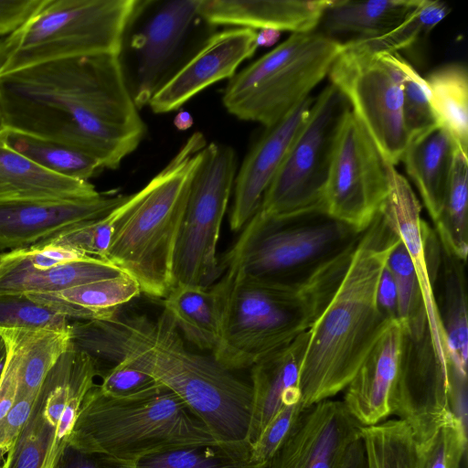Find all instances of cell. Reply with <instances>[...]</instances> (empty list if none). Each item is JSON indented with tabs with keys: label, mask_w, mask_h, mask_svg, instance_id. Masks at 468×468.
<instances>
[{
	"label": "cell",
	"mask_w": 468,
	"mask_h": 468,
	"mask_svg": "<svg viewBox=\"0 0 468 468\" xmlns=\"http://www.w3.org/2000/svg\"><path fill=\"white\" fill-rule=\"evenodd\" d=\"M122 271L109 261L82 257L43 270L0 265V293L51 292L108 279Z\"/></svg>",
	"instance_id": "obj_30"
},
{
	"label": "cell",
	"mask_w": 468,
	"mask_h": 468,
	"mask_svg": "<svg viewBox=\"0 0 468 468\" xmlns=\"http://www.w3.org/2000/svg\"><path fill=\"white\" fill-rule=\"evenodd\" d=\"M3 339L5 343L6 356L0 378V426L16 400L20 362L19 354L14 345L5 337Z\"/></svg>",
	"instance_id": "obj_46"
},
{
	"label": "cell",
	"mask_w": 468,
	"mask_h": 468,
	"mask_svg": "<svg viewBox=\"0 0 468 468\" xmlns=\"http://www.w3.org/2000/svg\"><path fill=\"white\" fill-rule=\"evenodd\" d=\"M441 246L466 261L468 252V154L456 150L446 197L433 222Z\"/></svg>",
	"instance_id": "obj_35"
},
{
	"label": "cell",
	"mask_w": 468,
	"mask_h": 468,
	"mask_svg": "<svg viewBox=\"0 0 468 468\" xmlns=\"http://www.w3.org/2000/svg\"><path fill=\"white\" fill-rule=\"evenodd\" d=\"M1 128L73 147L103 169H116L142 142L145 127L120 56L42 63L0 76Z\"/></svg>",
	"instance_id": "obj_1"
},
{
	"label": "cell",
	"mask_w": 468,
	"mask_h": 468,
	"mask_svg": "<svg viewBox=\"0 0 468 468\" xmlns=\"http://www.w3.org/2000/svg\"><path fill=\"white\" fill-rule=\"evenodd\" d=\"M70 320L27 293H0V330L69 331Z\"/></svg>",
	"instance_id": "obj_41"
},
{
	"label": "cell",
	"mask_w": 468,
	"mask_h": 468,
	"mask_svg": "<svg viewBox=\"0 0 468 468\" xmlns=\"http://www.w3.org/2000/svg\"><path fill=\"white\" fill-rule=\"evenodd\" d=\"M281 32L277 30L262 29L257 35L258 46H271L278 41Z\"/></svg>",
	"instance_id": "obj_51"
},
{
	"label": "cell",
	"mask_w": 468,
	"mask_h": 468,
	"mask_svg": "<svg viewBox=\"0 0 468 468\" xmlns=\"http://www.w3.org/2000/svg\"><path fill=\"white\" fill-rule=\"evenodd\" d=\"M138 0H44L13 33L0 76L42 63L93 55L121 56Z\"/></svg>",
	"instance_id": "obj_9"
},
{
	"label": "cell",
	"mask_w": 468,
	"mask_h": 468,
	"mask_svg": "<svg viewBox=\"0 0 468 468\" xmlns=\"http://www.w3.org/2000/svg\"><path fill=\"white\" fill-rule=\"evenodd\" d=\"M350 112L345 96L330 83L314 98L307 120L263 196L259 214L280 218L323 209L335 151Z\"/></svg>",
	"instance_id": "obj_10"
},
{
	"label": "cell",
	"mask_w": 468,
	"mask_h": 468,
	"mask_svg": "<svg viewBox=\"0 0 468 468\" xmlns=\"http://www.w3.org/2000/svg\"><path fill=\"white\" fill-rule=\"evenodd\" d=\"M390 165L352 112L342 127L323 210L358 231L379 214L389 191Z\"/></svg>",
	"instance_id": "obj_13"
},
{
	"label": "cell",
	"mask_w": 468,
	"mask_h": 468,
	"mask_svg": "<svg viewBox=\"0 0 468 468\" xmlns=\"http://www.w3.org/2000/svg\"><path fill=\"white\" fill-rule=\"evenodd\" d=\"M217 441L205 424L169 388L114 398L94 384L87 392L68 444L135 463L169 449Z\"/></svg>",
	"instance_id": "obj_6"
},
{
	"label": "cell",
	"mask_w": 468,
	"mask_h": 468,
	"mask_svg": "<svg viewBox=\"0 0 468 468\" xmlns=\"http://www.w3.org/2000/svg\"><path fill=\"white\" fill-rule=\"evenodd\" d=\"M54 468H134V464L107 455L83 452L68 444Z\"/></svg>",
	"instance_id": "obj_48"
},
{
	"label": "cell",
	"mask_w": 468,
	"mask_h": 468,
	"mask_svg": "<svg viewBox=\"0 0 468 468\" xmlns=\"http://www.w3.org/2000/svg\"><path fill=\"white\" fill-rule=\"evenodd\" d=\"M237 171L236 153L230 146L217 143L205 146L176 243L174 286L209 287L220 277L217 247Z\"/></svg>",
	"instance_id": "obj_11"
},
{
	"label": "cell",
	"mask_w": 468,
	"mask_h": 468,
	"mask_svg": "<svg viewBox=\"0 0 468 468\" xmlns=\"http://www.w3.org/2000/svg\"><path fill=\"white\" fill-rule=\"evenodd\" d=\"M96 357L126 361L173 391L217 441H248L252 411L250 384L212 355L186 347L169 314L99 321L89 338Z\"/></svg>",
	"instance_id": "obj_2"
},
{
	"label": "cell",
	"mask_w": 468,
	"mask_h": 468,
	"mask_svg": "<svg viewBox=\"0 0 468 468\" xmlns=\"http://www.w3.org/2000/svg\"><path fill=\"white\" fill-rule=\"evenodd\" d=\"M140 293L137 282L122 272L58 292L27 294L69 320L88 322L113 317L121 305Z\"/></svg>",
	"instance_id": "obj_27"
},
{
	"label": "cell",
	"mask_w": 468,
	"mask_h": 468,
	"mask_svg": "<svg viewBox=\"0 0 468 468\" xmlns=\"http://www.w3.org/2000/svg\"><path fill=\"white\" fill-rule=\"evenodd\" d=\"M174 124L179 131H186L192 126L193 117L188 112L181 111L176 115Z\"/></svg>",
	"instance_id": "obj_52"
},
{
	"label": "cell",
	"mask_w": 468,
	"mask_h": 468,
	"mask_svg": "<svg viewBox=\"0 0 468 468\" xmlns=\"http://www.w3.org/2000/svg\"><path fill=\"white\" fill-rule=\"evenodd\" d=\"M207 144L197 132L138 192L120 221L105 261L134 279L141 292L165 298L174 287L173 265L190 184Z\"/></svg>",
	"instance_id": "obj_5"
},
{
	"label": "cell",
	"mask_w": 468,
	"mask_h": 468,
	"mask_svg": "<svg viewBox=\"0 0 468 468\" xmlns=\"http://www.w3.org/2000/svg\"><path fill=\"white\" fill-rule=\"evenodd\" d=\"M44 0H0V37L12 35L36 13Z\"/></svg>",
	"instance_id": "obj_47"
},
{
	"label": "cell",
	"mask_w": 468,
	"mask_h": 468,
	"mask_svg": "<svg viewBox=\"0 0 468 468\" xmlns=\"http://www.w3.org/2000/svg\"><path fill=\"white\" fill-rule=\"evenodd\" d=\"M465 261L441 247L432 286L450 362L467 373L468 316Z\"/></svg>",
	"instance_id": "obj_28"
},
{
	"label": "cell",
	"mask_w": 468,
	"mask_h": 468,
	"mask_svg": "<svg viewBox=\"0 0 468 468\" xmlns=\"http://www.w3.org/2000/svg\"><path fill=\"white\" fill-rule=\"evenodd\" d=\"M329 1L198 0L197 14L214 26L306 33L317 29Z\"/></svg>",
	"instance_id": "obj_22"
},
{
	"label": "cell",
	"mask_w": 468,
	"mask_h": 468,
	"mask_svg": "<svg viewBox=\"0 0 468 468\" xmlns=\"http://www.w3.org/2000/svg\"><path fill=\"white\" fill-rule=\"evenodd\" d=\"M134 468H265L251 459L247 441L188 444L147 455Z\"/></svg>",
	"instance_id": "obj_34"
},
{
	"label": "cell",
	"mask_w": 468,
	"mask_h": 468,
	"mask_svg": "<svg viewBox=\"0 0 468 468\" xmlns=\"http://www.w3.org/2000/svg\"><path fill=\"white\" fill-rule=\"evenodd\" d=\"M327 77L387 163L399 164L409 138L402 116V75L389 54L344 44Z\"/></svg>",
	"instance_id": "obj_12"
},
{
	"label": "cell",
	"mask_w": 468,
	"mask_h": 468,
	"mask_svg": "<svg viewBox=\"0 0 468 468\" xmlns=\"http://www.w3.org/2000/svg\"><path fill=\"white\" fill-rule=\"evenodd\" d=\"M361 427L343 401L321 400L302 412L266 468H343Z\"/></svg>",
	"instance_id": "obj_17"
},
{
	"label": "cell",
	"mask_w": 468,
	"mask_h": 468,
	"mask_svg": "<svg viewBox=\"0 0 468 468\" xmlns=\"http://www.w3.org/2000/svg\"><path fill=\"white\" fill-rule=\"evenodd\" d=\"M402 337L399 324H392L345 388L343 403L361 426L378 424L393 414Z\"/></svg>",
	"instance_id": "obj_21"
},
{
	"label": "cell",
	"mask_w": 468,
	"mask_h": 468,
	"mask_svg": "<svg viewBox=\"0 0 468 468\" xmlns=\"http://www.w3.org/2000/svg\"><path fill=\"white\" fill-rule=\"evenodd\" d=\"M451 12L439 0H420L417 7L394 29L380 37L351 40L344 44L364 48L371 53H398L427 36Z\"/></svg>",
	"instance_id": "obj_38"
},
{
	"label": "cell",
	"mask_w": 468,
	"mask_h": 468,
	"mask_svg": "<svg viewBox=\"0 0 468 468\" xmlns=\"http://www.w3.org/2000/svg\"><path fill=\"white\" fill-rule=\"evenodd\" d=\"M402 334L393 414L407 422L422 444L455 415L450 366L438 360L429 331L420 338Z\"/></svg>",
	"instance_id": "obj_15"
},
{
	"label": "cell",
	"mask_w": 468,
	"mask_h": 468,
	"mask_svg": "<svg viewBox=\"0 0 468 468\" xmlns=\"http://www.w3.org/2000/svg\"><path fill=\"white\" fill-rule=\"evenodd\" d=\"M127 196L0 203V250L45 242L78 224L102 218Z\"/></svg>",
	"instance_id": "obj_19"
},
{
	"label": "cell",
	"mask_w": 468,
	"mask_h": 468,
	"mask_svg": "<svg viewBox=\"0 0 468 468\" xmlns=\"http://www.w3.org/2000/svg\"><path fill=\"white\" fill-rule=\"evenodd\" d=\"M420 1L330 0L317 30L336 40L341 36L350 37L347 41L378 37L398 27Z\"/></svg>",
	"instance_id": "obj_26"
},
{
	"label": "cell",
	"mask_w": 468,
	"mask_h": 468,
	"mask_svg": "<svg viewBox=\"0 0 468 468\" xmlns=\"http://www.w3.org/2000/svg\"><path fill=\"white\" fill-rule=\"evenodd\" d=\"M425 79L430 101L440 126L468 154V73L464 64L449 63Z\"/></svg>",
	"instance_id": "obj_32"
},
{
	"label": "cell",
	"mask_w": 468,
	"mask_h": 468,
	"mask_svg": "<svg viewBox=\"0 0 468 468\" xmlns=\"http://www.w3.org/2000/svg\"><path fill=\"white\" fill-rule=\"evenodd\" d=\"M148 7L142 2L144 16L132 33L135 74L131 89L137 109L148 105L154 94L179 68L186 40L197 14L198 0H167Z\"/></svg>",
	"instance_id": "obj_14"
},
{
	"label": "cell",
	"mask_w": 468,
	"mask_h": 468,
	"mask_svg": "<svg viewBox=\"0 0 468 468\" xmlns=\"http://www.w3.org/2000/svg\"><path fill=\"white\" fill-rule=\"evenodd\" d=\"M395 282L398 296V323L403 333L420 338L428 329L427 316L418 279L400 239L386 264Z\"/></svg>",
	"instance_id": "obj_37"
},
{
	"label": "cell",
	"mask_w": 468,
	"mask_h": 468,
	"mask_svg": "<svg viewBox=\"0 0 468 468\" xmlns=\"http://www.w3.org/2000/svg\"><path fill=\"white\" fill-rule=\"evenodd\" d=\"M353 253L301 288L264 282L229 264L216 282L220 293V342L213 356L226 367H250L307 332L338 287Z\"/></svg>",
	"instance_id": "obj_4"
},
{
	"label": "cell",
	"mask_w": 468,
	"mask_h": 468,
	"mask_svg": "<svg viewBox=\"0 0 468 468\" xmlns=\"http://www.w3.org/2000/svg\"><path fill=\"white\" fill-rule=\"evenodd\" d=\"M164 310L178 331L198 348L214 356L219 346L220 293L217 283L209 287L175 285L163 300Z\"/></svg>",
	"instance_id": "obj_29"
},
{
	"label": "cell",
	"mask_w": 468,
	"mask_h": 468,
	"mask_svg": "<svg viewBox=\"0 0 468 468\" xmlns=\"http://www.w3.org/2000/svg\"><path fill=\"white\" fill-rule=\"evenodd\" d=\"M452 136L441 126L410 140L401 160L434 222L441 210L456 150Z\"/></svg>",
	"instance_id": "obj_24"
},
{
	"label": "cell",
	"mask_w": 468,
	"mask_h": 468,
	"mask_svg": "<svg viewBox=\"0 0 468 468\" xmlns=\"http://www.w3.org/2000/svg\"><path fill=\"white\" fill-rule=\"evenodd\" d=\"M6 356V347L3 337L0 335V378L3 373Z\"/></svg>",
	"instance_id": "obj_53"
},
{
	"label": "cell",
	"mask_w": 468,
	"mask_h": 468,
	"mask_svg": "<svg viewBox=\"0 0 468 468\" xmlns=\"http://www.w3.org/2000/svg\"><path fill=\"white\" fill-rule=\"evenodd\" d=\"M380 213L399 238L411 261L422 295L433 350L441 364L449 368L446 339L431 279V262L441 250V243L435 231L421 218V204L409 181L393 165L389 172V191Z\"/></svg>",
	"instance_id": "obj_16"
},
{
	"label": "cell",
	"mask_w": 468,
	"mask_h": 468,
	"mask_svg": "<svg viewBox=\"0 0 468 468\" xmlns=\"http://www.w3.org/2000/svg\"><path fill=\"white\" fill-rule=\"evenodd\" d=\"M466 443L465 422L454 415L419 444L417 468H460Z\"/></svg>",
	"instance_id": "obj_42"
},
{
	"label": "cell",
	"mask_w": 468,
	"mask_h": 468,
	"mask_svg": "<svg viewBox=\"0 0 468 468\" xmlns=\"http://www.w3.org/2000/svg\"><path fill=\"white\" fill-rule=\"evenodd\" d=\"M257 35L254 29L230 27L209 36L154 94L148 103L151 110L176 111L210 85L232 79L257 50Z\"/></svg>",
	"instance_id": "obj_18"
},
{
	"label": "cell",
	"mask_w": 468,
	"mask_h": 468,
	"mask_svg": "<svg viewBox=\"0 0 468 468\" xmlns=\"http://www.w3.org/2000/svg\"><path fill=\"white\" fill-rule=\"evenodd\" d=\"M314 98L309 96L280 122L266 128L245 157L237 171L233 186L229 218L233 231L243 228L260 208L265 192L308 118Z\"/></svg>",
	"instance_id": "obj_20"
},
{
	"label": "cell",
	"mask_w": 468,
	"mask_h": 468,
	"mask_svg": "<svg viewBox=\"0 0 468 468\" xmlns=\"http://www.w3.org/2000/svg\"><path fill=\"white\" fill-rule=\"evenodd\" d=\"M399 238L379 214L364 230L331 300L308 330L299 372L303 410L344 390L388 327L377 301L382 271Z\"/></svg>",
	"instance_id": "obj_3"
},
{
	"label": "cell",
	"mask_w": 468,
	"mask_h": 468,
	"mask_svg": "<svg viewBox=\"0 0 468 468\" xmlns=\"http://www.w3.org/2000/svg\"><path fill=\"white\" fill-rule=\"evenodd\" d=\"M15 45V38L13 35L4 37L0 38V72L5 66L7 59L13 50ZM2 118H1V108H0V129H1Z\"/></svg>",
	"instance_id": "obj_50"
},
{
	"label": "cell",
	"mask_w": 468,
	"mask_h": 468,
	"mask_svg": "<svg viewBox=\"0 0 468 468\" xmlns=\"http://www.w3.org/2000/svg\"><path fill=\"white\" fill-rule=\"evenodd\" d=\"M52 433L34 407L31 415L6 452L0 468H43Z\"/></svg>",
	"instance_id": "obj_43"
},
{
	"label": "cell",
	"mask_w": 468,
	"mask_h": 468,
	"mask_svg": "<svg viewBox=\"0 0 468 468\" xmlns=\"http://www.w3.org/2000/svg\"><path fill=\"white\" fill-rule=\"evenodd\" d=\"M100 194L90 181L50 173L10 149L0 139V203L89 198Z\"/></svg>",
	"instance_id": "obj_25"
},
{
	"label": "cell",
	"mask_w": 468,
	"mask_h": 468,
	"mask_svg": "<svg viewBox=\"0 0 468 468\" xmlns=\"http://www.w3.org/2000/svg\"><path fill=\"white\" fill-rule=\"evenodd\" d=\"M100 389L114 398H129L147 392L159 384L151 375L121 360L102 375Z\"/></svg>",
	"instance_id": "obj_45"
},
{
	"label": "cell",
	"mask_w": 468,
	"mask_h": 468,
	"mask_svg": "<svg viewBox=\"0 0 468 468\" xmlns=\"http://www.w3.org/2000/svg\"><path fill=\"white\" fill-rule=\"evenodd\" d=\"M303 408L301 401L284 406L251 444L252 462L267 467L270 461L292 431Z\"/></svg>",
	"instance_id": "obj_44"
},
{
	"label": "cell",
	"mask_w": 468,
	"mask_h": 468,
	"mask_svg": "<svg viewBox=\"0 0 468 468\" xmlns=\"http://www.w3.org/2000/svg\"><path fill=\"white\" fill-rule=\"evenodd\" d=\"M308 331L250 368L252 411L248 441L252 444L279 411L301 401L299 372Z\"/></svg>",
	"instance_id": "obj_23"
},
{
	"label": "cell",
	"mask_w": 468,
	"mask_h": 468,
	"mask_svg": "<svg viewBox=\"0 0 468 468\" xmlns=\"http://www.w3.org/2000/svg\"><path fill=\"white\" fill-rule=\"evenodd\" d=\"M402 75V116L409 142L440 126L425 79L399 53H388Z\"/></svg>",
	"instance_id": "obj_40"
},
{
	"label": "cell",
	"mask_w": 468,
	"mask_h": 468,
	"mask_svg": "<svg viewBox=\"0 0 468 468\" xmlns=\"http://www.w3.org/2000/svg\"><path fill=\"white\" fill-rule=\"evenodd\" d=\"M377 301L380 311L389 319L398 322V296L396 286L386 266L379 279Z\"/></svg>",
	"instance_id": "obj_49"
},
{
	"label": "cell",
	"mask_w": 468,
	"mask_h": 468,
	"mask_svg": "<svg viewBox=\"0 0 468 468\" xmlns=\"http://www.w3.org/2000/svg\"><path fill=\"white\" fill-rule=\"evenodd\" d=\"M137 198V192L129 195L106 216L73 226L45 242L61 245L82 255L105 261L117 226Z\"/></svg>",
	"instance_id": "obj_39"
},
{
	"label": "cell",
	"mask_w": 468,
	"mask_h": 468,
	"mask_svg": "<svg viewBox=\"0 0 468 468\" xmlns=\"http://www.w3.org/2000/svg\"><path fill=\"white\" fill-rule=\"evenodd\" d=\"M0 335L19 354L16 398L37 397L45 378L71 345L70 330H0Z\"/></svg>",
	"instance_id": "obj_31"
},
{
	"label": "cell",
	"mask_w": 468,
	"mask_h": 468,
	"mask_svg": "<svg viewBox=\"0 0 468 468\" xmlns=\"http://www.w3.org/2000/svg\"><path fill=\"white\" fill-rule=\"evenodd\" d=\"M343 49L317 29L293 33L229 80L223 105L239 120L271 127L310 96Z\"/></svg>",
	"instance_id": "obj_8"
},
{
	"label": "cell",
	"mask_w": 468,
	"mask_h": 468,
	"mask_svg": "<svg viewBox=\"0 0 468 468\" xmlns=\"http://www.w3.org/2000/svg\"><path fill=\"white\" fill-rule=\"evenodd\" d=\"M365 468H417L419 443L402 420L361 427Z\"/></svg>",
	"instance_id": "obj_36"
},
{
	"label": "cell",
	"mask_w": 468,
	"mask_h": 468,
	"mask_svg": "<svg viewBox=\"0 0 468 468\" xmlns=\"http://www.w3.org/2000/svg\"><path fill=\"white\" fill-rule=\"evenodd\" d=\"M0 139L10 149L60 176L90 181L103 170L91 156L52 139L7 128L0 129Z\"/></svg>",
	"instance_id": "obj_33"
},
{
	"label": "cell",
	"mask_w": 468,
	"mask_h": 468,
	"mask_svg": "<svg viewBox=\"0 0 468 468\" xmlns=\"http://www.w3.org/2000/svg\"><path fill=\"white\" fill-rule=\"evenodd\" d=\"M363 232L323 209L280 218L256 212L220 268L234 264L264 282L301 288L352 253Z\"/></svg>",
	"instance_id": "obj_7"
}]
</instances>
